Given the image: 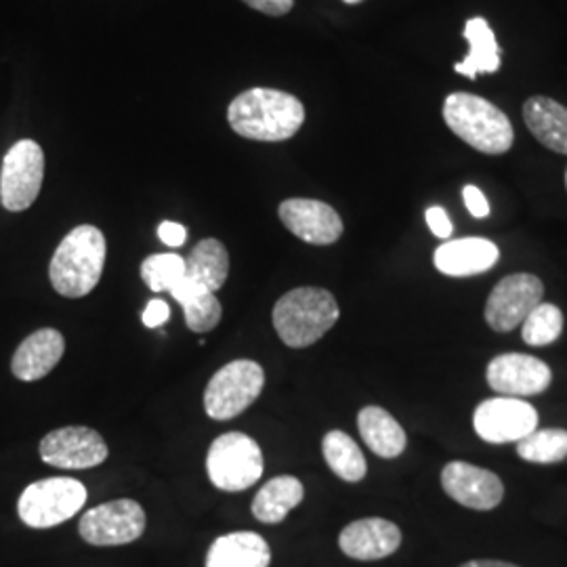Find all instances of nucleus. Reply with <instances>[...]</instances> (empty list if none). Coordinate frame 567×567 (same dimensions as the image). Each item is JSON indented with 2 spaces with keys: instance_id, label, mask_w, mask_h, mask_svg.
<instances>
[{
  "instance_id": "f257e3e1",
  "label": "nucleus",
  "mask_w": 567,
  "mask_h": 567,
  "mask_svg": "<svg viewBox=\"0 0 567 567\" xmlns=\"http://www.w3.org/2000/svg\"><path fill=\"white\" fill-rule=\"evenodd\" d=\"M229 126L252 142H286L303 126L305 107L295 95L278 89H250L240 93L227 110Z\"/></svg>"
},
{
  "instance_id": "f03ea898",
  "label": "nucleus",
  "mask_w": 567,
  "mask_h": 567,
  "mask_svg": "<svg viewBox=\"0 0 567 567\" xmlns=\"http://www.w3.org/2000/svg\"><path fill=\"white\" fill-rule=\"evenodd\" d=\"M105 236L93 225H79L61 240L51 265L49 278L65 299H81L102 280L105 265Z\"/></svg>"
},
{
  "instance_id": "7ed1b4c3",
  "label": "nucleus",
  "mask_w": 567,
  "mask_h": 567,
  "mask_svg": "<svg viewBox=\"0 0 567 567\" xmlns=\"http://www.w3.org/2000/svg\"><path fill=\"white\" fill-rule=\"evenodd\" d=\"M339 316L341 309L332 292L318 286H301L286 292L274 307V328L284 344L305 349L332 330Z\"/></svg>"
},
{
  "instance_id": "20e7f679",
  "label": "nucleus",
  "mask_w": 567,
  "mask_h": 567,
  "mask_svg": "<svg viewBox=\"0 0 567 567\" xmlns=\"http://www.w3.org/2000/svg\"><path fill=\"white\" fill-rule=\"evenodd\" d=\"M444 121L458 140L487 156L507 154L515 140L507 114L494 103L471 93L447 95Z\"/></svg>"
},
{
  "instance_id": "39448f33",
  "label": "nucleus",
  "mask_w": 567,
  "mask_h": 567,
  "mask_svg": "<svg viewBox=\"0 0 567 567\" xmlns=\"http://www.w3.org/2000/svg\"><path fill=\"white\" fill-rule=\"evenodd\" d=\"M264 466L259 444L238 431L219 435L208 447V480L221 492H244L255 486L264 475Z\"/></svg>"
},
{
  "instance_id": "423d86ee",
  "label": "nucleus",
  "mask_w": 567,
  "mask_h": 567,
  "mask_svg": "<svg viewBox=\"0 0 567 567\" xmlns=\"http://www.w3.org/2000/svg\"><path fill=\"white\" fill-rule=\"evenodd\" d=\"M264 386L261 364L252 360H234L208 381L204 391V410L213 421H231L255 404Z\"/></svg>"
},
{
  "instance_id": "0eeeda50",
  "label": "nucleus",
  "mask_w": 567,
  "mask_h": 567,
  "mask_svg": "<svg viewBox=\"0 0 567 567\" xmlns=\"http://www.w3.org/2000/svg\"><path fill=\"white\" fill-rule=\"evenodd\" d=\"M86 503V487L74 477H49L21 492L18 513L28 527L47 529L72 519Z\"/></svg>"
},
{
  "instance_id": "6e6552de",
  "label": "nucleus",
  "mask_w": 567,
  "mask_h": 567,
  "mask_svg": "<svg viewBox=\"0 0 567 567\" xmlns=\"http://www.w3.org/2000/svg\"><path fill=\"white\" fill-rule=\"evenodd\" d=\"M44 179V152L32 140L16 143L0 171V203L11 210L21 213L37 203Z\"/></svg>"
},
{
  "instance_id": "1a4fd4ad",
  "label": "nucleus",
  "mask_w": 567,
  "mask_h": 567,
  "mask_svg": "<svg viewBox=\"0 0 567 567\" xmlns=\"http://www.w3.org/2000/svg\"><path fill=\"white\" fill-rule=\"evenodd\" d=\"M79 532L93 547L131 545L145 532V511L131 498L103 503L82 515Z\"/></svg>"
},
{
  "instance_id": "9d476101",
  "label": "nucleus",
  "mask_w": 567,
  "mask_h": 567,
  "mask_svg": "<svg viewBox=\"0 0 567 567\" xmlns=\"http://www.w3.org/2000/svg\"><path fill=\"white\" fill-rule=\"evenodd\" d=\"M473 426L487 444H513L538 429V412L522 398L498 395L475 408Z\"/></svg>"
},
{
  "instance_id": "9b49d317",
  "label": "nucleus",
  "mask_w": 567,
  "mask_h": 567,
  "mask_svg": "<svg viewBox=\"0 0 567 567\" xmlns=\"http://www.w3.org/2000/svg\"><path fill=\"white\" fill-rule=\"evenodd\" d=\"M545 284L534 274H513L489 292L486 322L494 332H511L524 324L534 307L543 303Z\"/></svg>"
},
{
  "instance_id": "f8f14e48",
  "label": "nucleus",
  "mask_w": 567,
  "mask_h": 567,
  "mask_svg": "<svg viewBox=\"0 0 567 567\" xmlns=\"http://www.w3.org/2000/svg\"><path fill=\"white\" fill-rule=\"evenodd\" d=\"M41 458L47 465L79 471L102 465L107 458V444L95 429L61 426L41 440Z\"/></svg>"
},
{
  "instance_id": "ddd939ff",
  "label": "nucleus",
  "mask_w": 567,
  "mask_h": 567,
  "mask_svg": "<svg viewBox=\"0 0 567 567\" xmlns=\"http://www.w3.org/2000/svg\"><path fill=\"white\" fill-rule=\"evenodd\" d=\"M489 389L505 398H529L548 389L553 372L543 360L527 353L496 355L486 370Z\"/></svg>"
},
{
  "instance_id": "4468645a",
  "label": "nucleus",
  "mask_w": 567,
  "mask_h": 567,
  "mask_svg": "<svg viewBox=\"0 0 567 567\" xmlns=\"http://www.w3.org/2000/svg\"><path fill=\"white\" fill-rule=\"evenodd\" d=\"M442 487L452 501L473 511H492L505 498V484L496 473L463 461L444 466Z\"/></svg>"
},
{
  "instance_id": "2eb2a0df",
  "label": "nucleus",
  "mask_w": 567,
  "mask_h": 567,
  "mask_svg": "<svg viewBox=\"0 0 567 567\" xmlns=\"http://www.w3.org/2000/svg\"><path fill=\"white\" fill-rule=\"evenodd\" d=\"M280 219L290 234L316 246L334 244L343 236L341 215L320 200L290 198L280 204Z\"/></svg>"
},
{
  "instance_id": "dca6fc26",
  "label": "nucleus",
  "mask_w": 567,
  "mask_h": 567,
  "mask_svg": "<svg viewBox=\"0 0 567 567\" xmlns=\"http://www.w3.org/2000/svg\"><path fill=\"white\" fill-rule=\"evenodd\" d=\"M402 545V529L389 519L365 517L344 527L339 547L358 561H379L393 555Z\"/></svg>"
},
{
  "instance_id": "f3484780",
  "label": "nucleus",
  "mask_w": 567,
  "mask_h": 567,
  "mask_svg": "<svg viewBox=\"0 0 567 567\" xmlns=\"http://www.w3.org/2000/svg\"><path fill=\"white\" fill-rule=\"evenodd\" d=\"M501 259L498 246L486 238H458L442 244L433 264L440 274L450 278H468L486 274Z\"/></svg>"
},
{
  "instance_id": "a211bd4d",
  "label": "nucleus",
  "mask_w": 567,
  "mask_h": 567,
  "mask_svg": "<svg viewBox=\"0 0 567 567\" xmlns=\"http://www.w3.org/2000/svg\"><path fill=\"white\" fill-rule=\"evenodd\" d=\"M65 351V339L55 328H42L21 341L13 353L11 372L23 383L41 381L60 364Z\"/></svg>"
},
{
  "instance_id": "6ab92c4d",
  "label": "nucleus",
  "mask_w": 567,
  "mask_h": 567,
  "mask_svg": "<svg viewBox=\"0 0 567 567\" xmlns=\"http://www.w3.org/2000/svg\"><path fill=\"white\" fill-rule=\"evenodd\" d=\"M271 548L255 532L219 536L206 553V567H269Z\"/></svg>"
},
{
  "instance_id": "aec40b11",
  "label": "nucleus",
  "mask_w": 567,
  "mask_h": 567,
  "mask_svg": "<svg viewBox=\"0 0 567 567\" xmlns=\"http://www.w3.org/2000/svg\"><path fill=\"white\" fill-rule=\"evenodd\" d=\"M527 131L550 152L567 156V107L550 97H529L524 103Z\"/></svg>"
},
{
  "instance_id": "412c9836",
  "label": "nucleus",
  "mask_w": 567,
  "mask_h": 567,
  "mask_svg": "<svg viewBox=\"0 0 567 567\" xmlns=\"http://www.w3.org/2000/svg\"><path fill=\"white\" fill-rule=\"evenodd\" d=\"M358 429L365 446L381 458H398L408 444L404 426L381 405H365L360 410Z\"/></svg>"
},
{
  "instance_id": "4be33fe9",
  "label": "nucleus",
  "mask_w": 567,
  "mask_h": 567,
  "mask_svg": "<svg viewBox=\"0 0 567 567\" xmlns=\"http://www.w3.org/2000/svg\"><path fill=\"white\" fill-rule=\"evenodd\" d=\"M171 297L182 305L185 324L192 332H210L221 322L224 307L215 297V292L204 288L203 284L194 282L185 276L182 282L171 290Z\"/></svg>"
},
{
  "instance_id": "5701e85b",
  "label": "nucleus",
  "mask_w": 567,
  "mask_h": 567,
  "mask_svg": "<svg viewBox=\"0 0 567 567\" xmlns=\"http://www.w3.org/2000/svg\"><path fill=\"white\" fill-rule=\"evenodd\" d=\"M305 487L292 475H280L265 484L255 501H252V515L261 524L274 526L282 524L286 515L303 503Z\"/></svg>"
},
{
  "instance_id": "b1692460",
  "label": "nucleus",
  "mask_w": 567,
  "mask_h": 567,
  "mask_svg": "<svg viewBox=\"0 0 567 567\" xmlns=\"http://www.w3.org/2000/svg\"><path fill=\"white\" fill-rule=\"evenodd\" d=\"M465 39L471 47L465 60L458 61L454 70L466 79H477V74H494L501 68V49L496 37L484 18L466 21Z\"/></svg>"
},
{
  "instance_id": "393cba45",
  "label": "nucleus",
  "mask_w": 567,
  "mask_h": 567,
  "mask_svg": "<svg viewBox=\"0 0 567 567\" xmlns=\"http://www.w3.org/2000/svg\"><path fill=\"white\" fill-rule=\"evenodd\" d=\"M185 276L194 282L203 284L210 292L221 290L229 276L227 248L215 238H206L196 244L185 259Z\"/></svg>"
},
{
  "instance_id": "a878e982",
  "label": "nucleus",
  "mask_w": 567,
  "mask_h": 567,
  "mask_svg": "<svg viewBox=\"0 0 567 567\" xmlns=\"http://www.w3.org/2000/svg\"><path fill=\"white\" fill-rule=\"evenodd\" d=\"M322 452L326 463L337 477L349 484H358L365 477V456L355 440H351L344 431H330L322 440Z\"/></svg>"
},
{
  "instance_id": "bb28decb",
  "label": "nucleus",
  "mask_w": 567,
  "mask_h": 567,
  "mask_svg": "<svg viewBox=\"0 0 567 567\" xmlns=\"http://www.w3.org/2000/svg\"><path fill=\"white\" fill-rule=\"evenodd\" d=\"M517 456L534 465H555L566 461V429H536L522 442H517Z\"/></svg>"
},
{
  "instance_id": "cd10ccee",
  "label": "nucleus",
  "mask_w": 567,
  "mask_h": 567,
  "mask_svg": "<svg viewBox=\"0 0 567 567\" xmlns=\"http://www.w3.org/2000/svg\"><path fill=\"white\" fill-rule=\"evenodd\" d=\"M564 332V311L553 303H540L522 324V339L529 347L553 344Z\"/></svg>"
},
{
  "instance_id": "c85d7f7f",
  "label": "nucleus",
  "mask_w": 567,
  "mask_h": 567,
  "mask_svg": "<svg viewBox=\"0 0 567 567\" xmlns=\"http://www.w3.org/2000/svg\"><path fill=\"white\" fill-rule=\"evenodd\" d=\"M143 282L154 292H171L185 278V259L177 252L152 255L142 264Z\"/></svg>"
},
{
  "instance_id": "c756f323",
  "label": "nucleus",
  "mask_w": 567,
  "mask_h": 567,
  "mask_svg": "<svg viewBox=\"0 0 567 567\" xmlns=\"http://www.w3.org/2000/svg\"><path fill=\"white\" fill-rule=\"evenodd\" d=\"M425 217L429 229H431L437 238L447 240V238L452 236L454 225H452L450 217H447L446 208H442V206H431V208H426Z\"/></svg>"
},
{
  "instance_id": "7c9ffc66",
  "label": "nucleus",
  "mask_w": 567,
  "mask_h": 567,
  "mask_svg": "<svg viewBox=\"0 0 567 567\" xmlns=\"http://www.w3.org/2000/svg\"><path fill=\"white\" fill-rule=\"evenodd\" d=\"M463 198H465L466 210H468L475 219H486L487 215H489V204H487L484 192H482L477 185H465Z\"/></svg>"
},
{
  "instance_id": "2f4dec72",
  "label": "nucleus",
  "mask_w": 567,
  "mask_h": 567,
  "mask_svg": "<svg viewBox=\"0 0 567 567\" xmlns=\"http://www.w3.org/2000/svg\"><path fill=\"white\" fill-rule=\"evenodd\" d=\"M168 318H171V307L161 299H152L142 316L145 328H161L168 322Z\"/></svg>"
},
{
  "instance_id": "473e14b6",
  "label": "nucleus",
  "mask_w": 567,
  "mask_h": 567,
  "mask_svg": "<svg viewBox=\"0 0 567 567\" xmlns=\"http://www.w3.org/2000/svg\"><path fill=\"white\" fill-rule=\"evenodd\" d=\"M243 2L271 18H282L295 7V0H243Z\"/></svg>"
},
{
  "instance_id": "72a5a7b5",
  "label": "nucleus",
  "mask_w": 567,
  "mask_h": 567,
  "mask_svg": "<svg viewBox=\"0 0 567 567\" xmlns=\"http://www.w3.org/2000/svg\"><path fill=\"white\" fill-rule=\"evenodd\" d=\"M158 236L168 248H179L187 240V229L175 221H164L158 227Z\"/></svg>"
},
{
  "instance_id": "f704fd0d",
  "label": "nucleus",
  "mask_w": 567,
  "mask_h": 567,
  "mask_svg": "<svg viewBox=\"0 0 567 567\" xmlns=\"http://www.w3.org/2000/svg\"><path fill=\"white\" fill-rule=\"evenodd\" d=\"M461 567H519L515 564H507V561H498V559H473V561H466Z\"/></svg>"
},
{
  "instance_id": "c9c22d12",
  "label": "nucleus",
  "mask_w": 567,
  "mask_h": 567,
  "mask_svg": "<svg viewBox=\"0 0 567 567\" xmlns=\"http://www.w3.org/2000/svg\"><path fill=\"white\" fill-rule=\"evenodd\" d=\"M347 4H358V2H362V0H344Z\"/></svg>"
},
{
  "instance_id": "e433bc0d",
  "label": "nucleus",
  "mask_w": 567,
  "mask_h": 567,
  "mask_svg": "<svg viewBox=\"0 0 567 567\" xmlns=\"http://www.w3.org/2000/svg\"><path fill=\"white\" fill-rule=\"evenodd\" d=\"M566 187H567V171H566Z\"/></svg>"
}]
</instances>
